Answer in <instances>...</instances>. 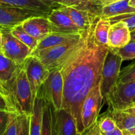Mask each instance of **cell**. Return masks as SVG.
<instances>
[{
    "instance_id": "obj_18",
    "label": "cell",
    "mask_w": 135,
    "mask_h": 135,
    "mask_svg": "<svg viewBox=\"0 0 135 135\" xmlns=\"http://www.w3.org/2000/svg\"><path fill=\"white\" fill-rule=\"evenodd\" d=\"M108 109L123 135H134L135 115L121 109Z\"/></svg>"
},
{
    "instance_id": "obj_35",
    "label": "cell",
    "mask_w": 135,
    "mask_h": 135,
    "mask_svg": "<svg viewBox=\"0 0 135 135\" xmlns=\"http://www.w3.org/2000/svg\"><path fill=\"white\" fill-rule=\"evenodd\" d=\"M0 110H7V108L6 103H5V100L2 98V96L0 95Z\"/></svg>"
},
{
    "instance_id": "obj_4",
    "label": "cell",
    "mask_w": 135,
    "mask_h": 135,
    "mask_svg": "<svg viewBox=\"0 0 135 135\" xmlns=\"http://www.w3.org/2000/svg\"><path fill=\"white\" fill-rule=\"evenodd\" d=\"M36 97L51 105L54 110L63 108V80L57 68L50 71L48 77L40 87Z\"/></svg>"
},
{
    "instance_id": "obj_40",
    "label": "cell",
    "mask_w": 135,
    "mask_h": 135,
    "mask_svg": "<svg viewBox=\"0 0 135 135\" xmlns=\"http://www.w3.org/2000/svg\"><path fill=\"white\" fill-rule=\"evenodd\" d=\"M131 35H135V30L131 32Z\"/></svg>"
},
{
    "instance_id": "obj_28",
    "label": "cell",
    "mask_w": 135,
    "mask_h": 135,
    "mask_svg": "<svg viewBox=\"0 0 135 135\" xmlns=\"http://www.w3.org/2000/svg\"><path fill=\"white\" fill-rule=\"evenodd\" d=\"M112 50L119 55L123 61L134 59H135V39H131L129 43L121 48Z\"/></svg>"
},
{
    "instance_id": "obj_26",
    "label": "cell",
    "mask_w": 135,
    "mask_h": 135,
    "mask_svg": "<svg viewBox=\"0 0 135 135\" xmlns=\"http://www.w3.org/2000/svg\"><path fill=\"white\" fill-rule=\"evenodd\" d=\"M54 108L44 102L41 135H52V112Z\"/></svg>"
},
{
    "instance_id": "obj_15",
    "label": "cell",
    "mask_w": 135,
    "mask_h": 135,
    "mask_svg": "<svg viewBox=\"0 0 135 135\" xmlns=\"http://www.w3.org/2000/svg\"><path fill=\"white\" fill-rule=\"evenodd\" d=\"M30 115L9 112L7 125L4 135H30Z\"/></svg>"
},
{
    "instance_id": "obj_13",
    "label": "cell",
    "mask_w": 135,
    "mask_h": 135,
    "mask_svg": "<svg viewBox=\"0 0 135 135\" xmlns=\"http://www.w3.org/2000/svg\"><path fill=\"white\" fill-rule=\"evenodd\" d=\"M21 25L22 28L38 42L51 32L50 22L46 16L30 17L25 20Z\"/></svg>"
},
{
    "instance_id": "obj_22",
    "label": "cell",
    "mask_w": 135,
    "mask_h": 135,
    "mask_svg": "<svg viewBox=\"0 0 135 135\" xmlns=\"http://www.w3.org/2000/svg\"><path fill=\"white\" fill-rule=\"evenodd\" d=\"M110 21L105 17H99L94 27V36L96 40L103 44L108 45V34L110 28Z\"/></svg>"
},
{
    "instance_id": "obj_23",
    "label": "cell",
    "mask_w": 135,
    "mask_h": 135,
    "mask_svg": "<svg viewBox=\"0 0 135 135\" xmlns=\"http://www.w3.org/2000/svg\"><path fill=\"white\" fill-rule=\"evenodd\" d=\"M20 66L21 65H18L7 57L0 51V80H7L10 79Z\"/></svg>"
},
{
    "instance_id": "obj_20",
    "label": "cell",
    "mask_w": 135,
    "mask_h": 135,
    "mask_svg": "<svg viewBox=\"0 0 135 135\" xmlns=\"http://www.w3.org/2000/svg\"><path fill=\"white\" fill-rule=\"evenodd\" d=\"M0 4L29 10L38 11L47 14H50L53 10L40 0H0Z\"/></svg>"
},
{
    "instance_id": "obj_1",
    "label": "cell",
    "mask_w": 135,
    "mask_h": 135,
    "mask_svg": "<svg viewBox=\"0 0 135 135\" xmlns=\"http://www.w3.org/2000/svg\"><path fill=\"white\" fill-rule=\"evenodd\" d=\"M99 17L88 29L82 31L79 40L62 57L57 67L63 80V108L75 118L79 135L83 133L82 104L100 83L102 69L109 50L108 45L100 43L94 36Z\"/></svg>"
},
{
    "instance_id": "obj_32",
    "label": "cell",
    "mask_w": 135,
    "mask_h": 135,
    "mask_svg": "<svg viewBox=\"0 0 135 135\" xmlns=\"http://www.w3.org/2000/svg\"><path fill=\"white\" fill-rule=\"evenodd\" d=\"M83 134L86 135H102L101 132H100V129L98 125L97 121L93 124L91 127H90L88 129H86L83 133Z\"/></svg>"
},
{
    "instance_id": "obj_14",
    "label": "cell",
    "mask_w": 135,
    "mask_h": 135,
    "mask_svg": "<svg viewBox=\"0 0 135 135\" xmlns=\"http://www.w3.org/2000/svg\"><path fill=\"white\" fill-rule=\"evenodd\" d=\"M131 40V32L125 22L117 21L111 25L108 34V46L110 48H121Z\"/></svg>"
},
{
    "instance_id": "obj_42",
    "label": "cell",
    "mask_w": 135,
    "mask_h": 135,
    "mask_svg": "<svg viewBox=\"0 0 135 135\" xmlns=\"http://www.w3.org/2000/svg\"><path fill=\"white\" fill-rule=\"evenodd\" d=\"M134 103H135V98H134V100H133V102H132V104H134Z\"/></svg>"
},
{
    "instance_id": "obj_30",
    "label": "cell",
    "mask_w": 135,
    "mask_h": 135,
    "mask_svg": "<svg viewBox=\"0 0 135 135\" xmlns=\"http://www.w3.org/2000/svg\"><path fill=\"white\" fill-rule=\"evenodd\" d=\"M133 80H135V62L121 70L118 81L127 83Z\"/></svg>"
},
{
    "instance_id": "obj_31",
    "label": "cell",
    "mask_w": 135,
    "mask_h": 135,
    "mask_svg": "<svg viewBox=\"0 0 135 135\" xmlns=\"http://www.w3.org/2000/svg\"><path fill=\"white\" fill-rule=\"evenodd\" d=\"M9 112L0 110V135H4L7 125Z\"/></svg>"
},
{
    "instance_id": "obj_2",
    "label": "cell",
    "mask_w": 135,
    "mask_h": 135,
    "mask_svg": "<svg viewBox=\"0 0 135 135\" xmlns=\"http://www.w3.org/2000/svg\"><path fill=\"white\" fill-rule=\"evenodd\" d=\"M0 95L5 100L9 112L31 115L34 104L23 65L10 79L0 80Z\"/></svg>"
},
{
    "instance_id": "obj_12",
    "label": "cell",
    "mask_w": 135,
    "mask_h": 135,
    "mask_svg": "<svg viewBox=\"0 0 135 135\" xmlns=\"http://www.w3.org/2000/svg\"><path fill=\"white\" fill-rule=\"evenodd\" d=\"M47 18L51 25V32L80 34L83 31L59 8L53 9L47 16Z\"/></svg>"
},
{
    "instance_id": "obj_7",
    "label": "cell",
    "mask_w": 135,
    "mask_h": 135,
    "mask_svg": "<svg viewBox=\"0 0 135 135\" xmlns=\"http://www.w3.org/2000/svg\"><path fill=\"white\" fill-rule=\"evenodd\" d=\"M1 52L18 65H22L32 50L10 32V29L3 30Z\"/></svg>"
},
{
    "instance_id": "obj_3",
    "label": "cell",
    "mask_w": 135,
    "mask_h": 135,
    "mask_svg": "<svg viewBox=\"0 0 135 135\" xmlns=\"http://www.w3.org/2000/svg\"><path fill=\"white\" fill-rule=\"evenodd\" d=\"M123 60L119 55L109 47L103 64L100 88L104 102L109 105L112 93L119 80Z\"/></svg>"
},
{
    "instance_id": "obj_43",
    "label": "cell",
    "mask_w": 135,
    "mask_h": 135,
    "mask_svg": "<svg viewBox=\"0 0 135 135\" xmlns=\"http://www.w3.org/2000/svg\"><path fill=\"white\" fill-rule=\"evenodd\" d=\"M134 135H135V134H134Z\"/></svg>"
},
{
    "instance_id": "obj_37",
    "label": "cell",
    "mask_w": 135,
    "mask_h": 135,
    "mask_svg": "<svg viewBox=\"0 0 135 135\" xmlns=\"http://www.w3.org/2000/svg\"><path fill=\"white\" fill-rule=\"evenodd\" d=\"M3 30H0V51H1V47H2V43H3Z\"/></svg>"
},
{
    "instance_id": "obj_29",
    "label": "cell",
    "mask_w": 135,
    "mask_h": 135,
    "mask_svg": "<svg viewBox=\"0 0 135 135\" xmlns=\"http://www.w3.org/2000/svg\"><path fill=\"white\" fill-rule=\"evenodd\" d=\"M108 18L112 24L117 21H123L129 27L131 32L135 30V13H125L120 15L109 17Z\"/></svg>"
},
{
    "instance_id": "obj_34",
    "label": "cell",
    "mask_w": 135,
    "mask_h": 135,
    "mask_svg": "<svg viewBox=\"0 0 135 135\" xmlns=\"http://www.w3.org/2000/svg\"><path fill=\"white\" fill-rule=\"evenodd\" d=\"M121 110L124 111V112H128V113H131V114L135 115V103L134 104H131L129 106L125 108V109H121Z\"/></svg>"
},
{
    "instance_id": "obj_17",
    "label": "cell",
    "mask_w": 135,
    "mask_h": 135,
    "mask_svg": "<svg viewBox=\"0 0 135 135\" xmlns=\"http://www.w3.org/2000/svg\"><path fill=\"white\" fill-rule=\"evenodd\" d=\"M81 33L80 34H70V33L51 32L50 34H47L46 36L39 41L36 48L34 50H42V49L47 48V47L75 42L79 40Z\"/></svg>"
},
{
    "instance_id": "obj_10",
    "label": "cell",
    "mask_w": 135,
    "mask_h": 135,
    "mask_svg": "<svg viewBox=\"0 0 135 135\" xmlns=\"http://www.w3.org/2000/svg\"><path fill=\"white\" fill-rule=\"evenodd\" d=\"M79 134L76 119L63 108L52 112V135Z\"/></svg>"
},
{
    "instance_id": "obj_39",
    "label": "cell",
    "mask_w": 135,
    "mask_h": 135,
    "mask_svg": "<svg viewBox=\"0 0 135 135\" xmlns=\"http://www.w3.org/2000/svg\"><path fill=\"white\" fill-rule=\"evenodd\" d=\"M131 39H135V35H131Z\"/></svg>"
},
{
    "instance_id": "obj_27",
    "label": "cell",
    "mask_w": 135,
    "mask_h": 135,
    "mask_svg": "<svg viewBox=\"0 0 135 135\" xmlns=\"http://www.w3.org/2000/svg\"><path fill=\"white\" fill-rule=\"evenodd\" d=\"M64 6L72 7L89 10L98 15V12L100 6L96 5L92 3V0H62Z\"/></svg>"
},
{
    "instance_id": "obj_16",
    "label": "cell",
    "mask_w": 135,
    "mask_h": 135,
    "mask_svg": "<svg viewBox=\"0 0 135 135\" xmlns=\"http://www.w3.org/2000/svg\"><path fill=\"white\" fill-rule=\"evenodd\" d=\"M59 9L65 12L81 30L88 29L98 17L92 11L86 9L67 6L61 7Z\"/></svg>"
},
{
    "instance_id": "obj_41",
    "label": "cell",
    "mask_w": 135,
    "mask_h": 135,
    "mask_svg": "<svg viewBox=\"0 0 135 135\" xmlns=\"http://www.w3.org/2000/svg\"><path fill=\"white\" fill-rule=\"evenodd\" d=\"M4 29H7V28H5L2 27L1 26H0V30H4Z\"/></svg>"
},
{
    "instance_id": "obj_24",
    "label": "cell",
    "mask_w": 135,
    "mask_h": 135,
    "mask_svg": "<svg viewBox=\"0 0 135 135\" xmlns=\"http://www.w3.org/2000/svg\"><path fill=\"white\" fill-rule=\"evenodd\" d=\"M10 32L13 36L19 40L20 41L28 46L32 51H34L38 46V41L22 28L21 25H17L10 29Z\"/></svg>"
},
{
    "instance_id": "obj_5",
    "label": "cell",
    "mask_w": 135,
    "mask_h": 135,
    "mask_svg": "<svg viewBox=\"0 0 135 135\" xmlns=\"http://www.w3.org/2000/svg\"><path fill=\"white\" fill-rule=\"evenodd\" d=\"M103 102L104 99L102 96L99 83L90 92L82 104L80 119L83 127V132L97 121L102 108Z\"/></svg>"
},
{
    "instance_id": "obj_9",
    "label": "cell",
    "mask_w": 135,
    "mask_h": 135,
    "mask_svg": "<svg viewBox=\"0 0 135 135\" xmlns=\"http://www.w3.org/2000/svg\"><path fill=\"white\" fill-rule=\"evenodd\" d=\"M135 98V80L117 82L112 93L108 109H123L132 104Z\"/></svg>"
},
{
    "instance_id": "obj_19",
    "label": "cell",
    "mask_w": 135,
    "mask_h": 135,
    "mask_svg": "<svg viewBox=\"0 0 135 135\" xmlns=\"http://www.w3.org/2000/svg\"><path fill=\"white\" fill-rule=\"evenodd\" d=\"M129 0H119L100 6L98 12V15L109 18L125 13H135V8L129 5Z\"/></svg>"
},
{
    "instance_id": "obj_36",
    "label": "cell",
    "mask_w": 135,
    "mask_h": 135,
    "mask_svg": "<svg viewBox=\"0 0 135 135\" xmlns=\"http://www.w3.org/2000/svg\"><path fill=\"white\" fill-rule=\"evenodd\" d=\"M119 1V0H101V1L99 2L98 5L99 6H103V5H107V4L111 3L112 2H115V1Z\"/></svg>"
},
{
    "instance_id": "obj_33",
    "label": "cell",
    "mask_w": 135,
    "mask_h": 135,
    "mask_svg": "<svg viewBox=\"0 0 135 135\" xmlns=\"http://www.w3.org/2000/svg\"><path fill=\"white\" fill-rule=\"evenodd\" d=\"M46 5L50 7L52 9H58L61 7H64L62 0H40Z\"/></svg>"
},
{
    "instance_id": "obj_11",
    "label": "cell",
    "mask_w": 135,
    "mask_h": 135,
    "mask_svg": "<svg viewBox=\"0 0 135 135\" xmlns=\"http://www.w3.org/2000/svg\"><path fill=\"white\" fill-rule=\"evenodd\" d=\"M76 42L42 50H34L30 55L38 58L50 71H51L57 68L59 60Z\"/></svg>"
},
{
    "instance_id": "obj_21",
    "label": "cell",
    "mask_w": 135,
    "mask_h": 135,
    "mask_svg": "<svg viewBox=\"0 0 135 135\" xmlns=\"http://www.w3.org/2000/svg\"><path fill=\"white\" fill-rule=\"evenodd\" d=\"M44 105L43 100L36 98L30 115V135H41Z\"/></svg>"
},
{
    "instance_id": "obj_38",
    "label": "cell",
    "mask_w": 135,
    "mask_h": 135,
    "mask_svg": "<svg viewBox=\"0 0 135 135\" xmlns=\"http://www.w3.org/2000/svg\"><path fill=\"white\" fill-rule=\"evenodd\" d=\"M129 4L130 6L133 7L135 8V0H129Z\"/></svg>"
},
{
    "instance_id": "obj_8",
    "label": "cell",
    "mask_w": 135,
    "mask_h": 135,
    "mask_svg": "<svg viewBox=\"0 0 135 135\" xmlns=\"http://www.w3.org/2000/svg\"><path fill=\"white\" fill-rule=\"evenodd\" d=\"M49 14L38 11L29 10L16 7L0 4V26L7 29L21 25L25 20L35 16H46Z\"/></svg>"
},
{
    "instance_id": "obj_6",
    "label": "cell",
    "mask_w": 135,
    "mask_h": 135,
    "mask_svg": "<svg viewBox=\"0 0 135 135\" xmlns=\"http://www.w3.org/2000/svg\"><path fill=\"white\" fill-rule=\"evenodd\" d=\"M23 67L30 84L32 100L34 104L40 87L48 77L50 71L36 57L29 55L23 63Z\"/></svg>"
},
{
    "instance_id": "obj_25",
    "label": "cell",
    "mask_w": 135,
    "mask_h": 135,
    "mask_svg": "<svg viewBox=\"0 0 135 135\" xmlns=\"http://www.w3.org/2000/svg\"><path fill=\"white\" fill-rule=\"evenodd\" d=\"M97 123L102 135H109V133L117 127L115 121L110 114L109 109L102 115H99L97 119Z\"/></svg>"
}]
</instances>
